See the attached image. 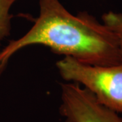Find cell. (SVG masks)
Masks as SVG:
<instances>
[{
  "label": "cell",
  "instance_id": "obj_1",
  "mask_svg": "<svg viewBox=\"0 0 122 122\" xmlns=\"http://www.w3.org/2000/svg\"><path fill=\"white\" fill-rule=\"evenodd\" d=\"M39 15L26 34L0 50V75L9 60L20 50L41 44L53 52L81 62L98 66L116 65L122 56L116 35L87 12L73 15L59 0H38Z\"/></svg>",
  "mask_w": 122,
  "mask_h": 122
},
{
  "label": "cell",
  "instance_id": "obj_2",
  "mask_svg": "<svg viewBox=\"0 0 122 122\" xmlns=\"http://www.w3.org/2000/svg\"><path fill=\"white\" fill-rule=\"evenodd\" d=\"M56 66L65 80L82 84L100 104L122 113V62L91 65L65 56L57 62Z\"/></svg>",
  "mask_w": 122,
  "mask_h": 122
},
{
  "label": "cell",
  "instance_id": "obj_3",
  "mask_svg": "<svg viewBox=\"0 0 122 122\" xmlns=\"http://www.w3.org/2000/svg\"><path fill=\"white\" fill-rule=\"evenodd\" d=\"M61 88L60 111L66 122H122L117 112L100 104L78 83H64Z\"/></svg>",
  "mask_w": 122,
  "mask_h": 122
},
{
  "label": "cell",
  "instance_id": "obj_4",
  "mask_svg": "<svg viewBox=\"0 0 122 122\" xmlns=\"http://www.w3.org/2000/svg\"><path fill=\"white\" fill-rule=\"evenodd\" d=\"M17 1L18 0H0V47L1 42L10 34L11 21L13 17L10 10Z\"/></svg>",
  "mask_w": 122,
  "mask_h": 122
},
{
  "label": "cell",
  "instance_id": "obj_5",
  "mask_svg": "<svg viewBox=\"0 0 122 122\" xmlns=\"http://www.w3.org/2000/svg\"><path fill=\"white\" fill-rule=\"evenodd\" d=\"M103 24L109 27L116 35L122 56V13L110 11L102 16Z\"/></svg>",
  "mask_w": 122,
  "mask_h": 122
}]
</instances>
